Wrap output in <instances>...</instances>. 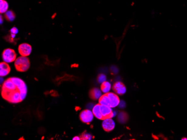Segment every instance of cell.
<instances>
[{"mask_svg": "<svg viewBox=\"0 0 187 140\" xmlns=\"http://www.w3.org/2000/svg\"><path fill=\"white\" fill-rule=\"evenodd\" d=\"M100 111L103 120L104 119H112L115 115V113L113 111L112 108L108 106L101 105Z\"/></svg>", "mask_w": 187, "mask_h": 140, "instance_id": "obj_6", "label": "cell"}, {"mask_svg": "<svg viewBox=\"0 0 187 140\" xmlns=\"http://www.w3.org/2000/svg\"><path fill=\"white\" fill-rule=\"evenodd\" d=\"M106 80H107L106 76L103 74H100L97 77V81L99 83H101V84L105 82Z\"/></svg>", "mask_w": 187, "mask_h": 140, "instance_id": "obj_18", "label": "cell"}, {"mask_svg": "<svg viewBox=\"0 0 187 140\" xmlns=\"http://www.w3.org/2000/svg\"><path fill=\"white\" fill-rule=\"evenodd\" d=\"M2 57L5 62H6L7 63H10L16 60V54L14 50L8 48L4 50L2 54Z\"/></svg>", "mask_w": 187, "mask_h": 140, "instance_id": "obj_3", "label": "cell"}, {"mask_svg": "<svg viewBox=\"0 0 187 140\" xmlns=\"http://www.w3.org/2000/svg\"><path fill=\"white\" fill-rule=\"evenodd\" d=\"M18 50L19 54L22 56L28 57L31 54L32 47L29 44L22 43L19 46Z\"/></svg>", "mask_w": 187, "mask_h": 140, "instance_id": "obj_5", "label": "cell"}, {"mask_svg": "<svg viewBox=\"0 0 187 140\" xmlns=\"http://www.w3.org/2000/svg\"><path fill=\"white\" fill-rule=\"evenodd\" d=\"M107 94L111 102V108H115L119 106L120 99L117 94L112 92H108Z\"/></svg>", "mask_w": 187, "mask_h": 140, "instance_id": "obj_9", "label": "cell"}, {"mask_svg": "<svg viewBox=\"0 0 187 140\" xmlns=\"http://www.w3.org/2000/svg\"><path fill=\"white\" fill-rule=\"evenodd\" d=\"M10 67L6 62H1L0 64V76L5 77L7 76L10 72Z\"/></svg>", "mask_w": 187, "mask_h": 140, "instance_id": "obj_10", "label": "cell"}, {"mask_svg": "<svg viewBox=\"0 0 187 140\" xmlns=\"http://www.w3.org/2000/svg\"><path fill=\"white\" fill-rule=\"evenodd\" d=\"M0 12L1 14L5 13L7 11L8 8V3L5 0H1L0 2Z\"/></svg>", "mask_w": 187, "mask_h": 140, "instance_id": "obj_16", "label": "cell"}, {"mask_svg": "<svg viewBox=\"0 0 187 140\" xmlns=\"http://www.w3.org/2000/svg\"><path fill=\"white\" fill-rule=\"evenodd\" d=\"M100 106L101 105L99 103L96 104L95 106H93L92 112L94 115V117H95L97 119H99L103 120V118L101 113Z\"/></svg>", "mask_w": 187, "mask_h": 140, "instance_id": "obj_13", "label": "cell"}, {"mask_svg": "<svg viewBox=\"0 0 187 140\" xmlns=\"http://www.w3.org/2000/svg\"><path fill=\"white\" fill-rule=\"evenodd\" d=\"M110 89H111V84L109 82L105 81L104 82L101 83V90L104 93H107L108 92H109Z\"/></svg>", "mask_w": 187, "mask_h": 140, "instance_id": "obj_14", "label": "cell"}, {"mask_svg": "<svg viewBox=\"0 0 187 140\" xmlns=\"http://www.w3.org/2000/svg\"><path fill=\"white\" fill-rule=\"evenodd\" d=\"M73 140H81V138L79 137H75L73 138Z\"/></svg>", "mask_w": 187, "mask_h": 140, "instance_id": "obj_22", "label": "cell"}, {"mask_svg": "<svg viewBox=\"0 0 187 140\" xmlns=\"http://www.w3.org/2000/svg\"><path fill=\"white\" fill-rule=\"evenodd\" d=\"M118 119L119 122L121 123H126L128 119V116L124 112H121L119 113L118 116Z\"/></svg>", "mask_w": 187, "mask_h": 140, "instance_id": "obj_15", "label": "cell"}, {"mask_svg": "<svg viewBox=\"0 0 187 140\" xmlns=\"http://www.w3.org/2000/svg\"><path fill=\"white\" fill-rule=\"evenodd\" d=\"M93 112L89 109H85L81 112L80 114V119L84 123L89 124L93 121Z\"/></svg>", "mask_w": 187, "mask_h": 140, "instance_id": "obj_4", "label": "cell"}, {"mask_svg": "<svg viewBox=\"0 0 187 140\" xmlns=\"http://www.w3.org/2000/svg\"><path fill=\"white\" fill-rule=\"evenodd\" d=\"M10 31H11V36H12V38H14V37H15V35H16V34H18V29H17L16 28L14 27L13 28H12V29H11Z\"/></svg>", "mask_w": 187, "mask_h": 140, "instance_id": "obj_20", "label": "cell"}, {"mask_svg": "<svg viewBox=\"0 0 187 140\" xmlns=\"http://www.w3.org/2000/svg\"><path fill=\"white\" fill-rule=\"evenodd\" d=\"M14 65L15 69L17 71L25 72L30 68V62L28 57L21 56L16 59Z\"/></svg>", "mask_w": 187, "mask_h": 140, "instance_id": "obj_2", "label": "cell"}, {"mask_svg": "<svg viewBox=\"0 0 187 140\" xmlns=\"http://www.w3.org/2000/svg\"><path fill=\"white\" fill-rule=\"evenodd\" d=\"M27 86L24 81L18 77L5 80L1 86V96L5 100L13 104L24 101L27 94Z\"/></svg>", "mask_w": 187, "mask_h": 140, "instance_id": "obj_1", "label": "cell"}, {"mask_svg": "<svg viewBox=\"0 0 187 140\" xmlns=\"http://www.w3.org/2000/svg\"><path fill=\"white\" fill-rule=\"evenodd\" d=\"M182 140H187V138H185V137H184V138H182Z\"/></svg>", "mask_w": 187, "mask_h": 140, "instance_id": "obj_23", "label": "cell"}, {"mask_svg": "<svg viewBox=\"0 0 187 140\" xmlns=\"http://www.w3.org/2000/svg\"><path fill=\"white\" fill-rule=\"evenodd\" d=\"M99 103L100 105L106 106L111 107V102L107 93H105V94H103L101 96L99 99Z\"/></svg>", "mask_w": 187, "mask_h": 140, "instance_id": "obj_12", "label": "cell"}, {"mask_svg": "<svg viewBox=\"0 0 187 140\" xmlns=\"http://www.w3.org/2000/svg\"><path fill=\"white\" fill-rule=\"evenodd\" d=\"M101 90L97 88H93L89 92V97L91 99L93 100H97L99 99L101 96H102Z\"/></svg>", "mask_w": 187, "mask_h": 140, "instance_id": "obj_11", "label": "cell"}, {"mask_svg": "<svg viewBox=\"0 0 187 140\" xmlns=\"http://www.w3.org/2000/svg\"><path fill=\"white\" fill-rule=\"evenodd\" d=\"M81 138V140H91L92 136L90 134L87 133H83Z\"/></svg>", "mask_w": 187, "mask_h": 140, "instance_id": "obj_19", "label": "cell"}, {"mask_svg": "<svg viewBox=\"0 0 187 140\" xmlns=\"http://www.w3.org/2000/svg\"><path fill=\"white\" fill-rule=\"evenodd\" d=\"M5 18L8 21H12L15 18V14L14 12L11 10L7 11L5 14Z\"/></svg>", "mask_w": 187, "mask_h": 140, "instance_id": "obj_17", "label": "cell"}, {"mask_svg": "<svg viewBox=\"0 0 187 140\" xmlns=\"http://www.w3.org/2000/svg\"><path fill=\"white\" fill-rule=\"evenodd\" d=\"M119 106L121 108H124L125 107V102H124L123 101H120Z\"/></svg>", "mask_w": 187, "mask_h": 140, "instance_id": "obj_21", "label": "cell"}, {"mask_svg": "<svg viewBox=\"0 0 187 140\" xmlns=\"http://www.w3.org/2000/svg\"><path fill=\"white\" fill-rule=\"evenodd\" d=\"M103 121L102 127L105 131L110 132L115 128V122L112 119H104Z\"/></svg>", "mask_w": 187, "mask_h": 140, "instance_id": "obj_7", "label": "cell"}, {"mask_svg": "<svg viewBox=\"0 0 187 140\" xmlns=\"http://www.w3.org/2000/svg\"><path fill=\"white\" fill-rule=\"evenodd\" d=\"M112 88L115 93L118 95H123L126 92V87L125 85L121 82H115Z\"/></svg>", "mask_w": 187, "mask_h": 140, "instance_id": "obj_8", "label": "cell"}, {"mask_svg": "<svg viewBox=\"0 0 187 140\" xmlns=\"http://www.w3.org/2000/svg\"><path fill=\"white\" fill-rule=\"evenodd\" d=\"M1 24H2V16H1Z\"/></svg>", "mask_w": 187, "mask_h": 140, "instance_id": "obj_24", "label": "cell"}]
</instances>
